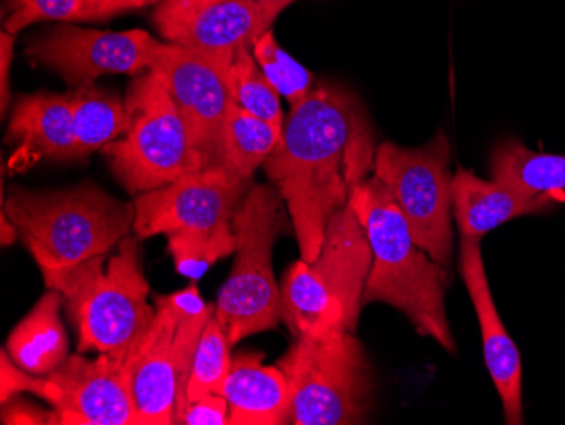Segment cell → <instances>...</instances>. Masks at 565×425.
<instances>
[{"mask_svg": "<svg viewBox=\"0 0 565 425\" xmlns=\"http://www.w3.org/2000/svg\"><path fill=\"white\" fill-rule=\"evenodd\" d=\"M374 157L370 123L349 88L323 82L291 106L263 170L287 204L300 259L319 256L330 219L349 204Z\"/></svg>", "mask_w": 565, "mask_h": 425, "instance_id": "obj_1", "label": "cell"}, {"mask_svg": "<svg viewBox=\"0 0 565 425\" xmlns=\"http://www.w3.org/2000/svg\"><path fill=\"white\" fill-rule=\"evenodd\" d=\"M72 95L73 131H75L76 161L106 148L126 135L131 124L126 100L113 92L94 85H84Z\"/></svg>", "mask_w": 565, "mask_h": 425, "instance_id": "obj_22", "label": "cell"}, {"mask_svg": "<svg viewBox=\"0 0 565 425\" xmlns=\"http://www.w3.org/2000/svg\"><path fill=\"white\" fill-rule=\"evenodd\" d=\"M253 183L212 164L136 195V237L167 236L177 272L199 280L218 259L236 253L234 214Z\"/></svg>", "mask_w": 565, "mask_h": 425, "instance_id": "obj_3", "label": "cell"}, {"mask_svg": "<svg viewBox=\"0 0 565 425\" xmlns=\"http://www.w3.org/2000/svg\"><path fill=\"white\" fill-rule=\"evenodd\" d=\"M2 212L18 227L41 272L72 268L106 256L135 233V202H124L92 182L63 190L12 187Z\"/></svg>", "mask_w": 565, "mask_h": 425, "instance_id": "obj_4", "label": "cell"}, {"mask_svg": "<svg viewBox=\"0 0 565 425\" xmlns=\"http://www.w3.org/2000/svg\"><path fill=\"white\" fill-rule=\"evenodd\" d=\"M124 100L129 129L102 153L127 192L141 195L209 167L157 73L136 75Z\"/></svg>", "mask_w": 565, "mask_h": 425, "instance_id": "obj_8", "label": "cell"}, {"mask_svg": "<svg viewBox=\"0 0 565 425\" xmlns=\"http://www.w3.org/2000/svg\"><path fill=\"white\" fill-rule=\"evenodd\" d=\"M253 56L262 66L273 87L281 97L287 98L290 106L303 100L308 92L316 87L312 73L279 46L271 30L266 31L256 41L253 46Z\"/></svg>", "mask_w": 565, "mask_h": 425, "instance_id": "obj_27", "label": "cell"}, {"mask_svg": "<svg viewBox=\"0 0 565 425\" xmlns=\"http://www.w3.org/2000/svg\"><path fill=\"white\" fill-rule=\"evenodd\" d=\"M127 351L98 353L94 360L84 353L72 354L47 374L62 392L53 405L60 425H141L132 400Z\"/></svg>", "mask_w": 565, "mask_h": 425, "instance_id": "obj_14", "label": "cell"}, {"mask_svg": "<svg viewBox=\"0 0 565 425\" xmlns=\"http://www.w3.org/2000/svg\"><path fill=\"white\" fill-rule=\"evenodd\" d=\"M157 306H164L177 316V338H174V364H177V404H174L173 424L185 411L186 385L192 371L193 357L203 328L215 314L214 304H205L200 295L196 280H192L185 290L170 295H157Z\"/></svg>", "mask_w": 565, "mask_h": 425, "instance_id": "obj_24", "label": "cell"}, {"mask_svg": "<svg viewBox=\"0 0 565 425\" xmlns=\"http://www.w3.org/2000/svg\"><path fill=\"white\" fill-rule=\"evenodd\" d=\"M281 128L231 103L221 135L218 167L241 179L253 180L281 138Z\"/></svg>", "mask_w": 565, "mask_h": 425, "instance_id": "obj_23", "label": "cell"}, {"mask_svg": "<svg viewBox=\"0 0 565 425\" xmlns=\"http://www.w3.org/2000/svg\"><path fill=\"white\" fill-rule=\"evenodd\" d=\"M62 306H65L62 291L47 288L36 306L12 329L6 349L22 370L47 376L70 357L68 334L60 319Z\"/></svg>", "mask_w": 565, "mask_h": 425, "instance_id": "obj_20", "label": "cell"}, {"mask_svg": "<svg viewBox=\"0 0 565 425\" xmlns=\"http://www.w3.org/2000/svg\"><path fill=\"white\" fill-rule=\"evenodd\" d=\"M263 353L237 354L221 395L227 400L228 425L290 424L291 396L278 366L263 364Z\"/></svg>", "mask_w": 565, "mask_h": 425, "instance_id": "obj_19", "label": "cell"}, {"mask_svg": "<svg viewBox=\"0 0 565 425\" xmlns=\"http://www.w3.org/2000/svg\"><path fill=\"white\" fill-rule=\"evenodd\" d=\"M295 0H163L152 22L167 43L178 44L228 70L241 50L254 44Z\"/></svg>", "mask_w": 565, "mask_h": 425, "instance_id": "obj_11", "label": "cell"}, {"mask_svg": "<svg viewBox=\"0 0 565 425\" xmlns=\"http://www.w3.org/2000/svg\"><path fill=\"white\" fill-rule=\"evenodd\" d=\"M138 241L127 234L106 266L104 256H95L72 268L41 272L47 288L62 291L78 353L127 351L157 316L148 304Z\"/></svg>", "mask_w": 565, "mask_h": 425, "instance_id": "obj_5", "label": "cell"}, {"mask_svg": "<svg viewBox=\"0 0 565 425\" xmlns=\"http://www.w3.org/2000/svg\"><path fill=\"white\" fill-rule=\"evenodd\" d=\"M228 92L236 106L259 119L282 129L281 100L262 66L254 60L253 50H241L227 70Z\"/></svg>", "mask_w": 565, "mask_h": 425, "instance_id": "obj_25", "label": "cell"}, {"mask_svg": "<svg viewBox=\"0 0 565 425\" xmlns=\"http://www.w3.org/2000/svg\"><path fill=\"white\" fill-rule=\"evenodd\" d=\"M163 0H90L94 21H106L114 15L127 11L146 8V6L161 4Z\"/></svg>", "mask_w": 565, "mask_h": 425, "instance_id": "obj_33", "label": "cell"}, {"mask_svg": "<svg viewBox=\"0 0 565 425\" xmlns=\"http://www.w3.org/2000/svg\"><path fill=\"white\" fill-rule=\"evenodd\" d=\"M18 227L9 221L6 212L0 211V243H2V246H12L15 240H18Z\"/></svg>", "mask_w": 565, "mask_h": 425, "instance_id": "obj_34", "label": "cell"}, {"mask_svg": "<svg viewBox=\"0 0 565 425\" xmlns=\"http://www.w3.org/2000/svg\"><path fill=\"white\" fill-rule=\"evenodd\" d=\"M459 273L468 288L482 336L486 368L490 371L508 425L523 424L522 360L501 322L482 259L481 237L460 236Z\"/></svg>", "mask_w": 565, "mask_h": 425, "instance_id": "obj_15", "label": "cell"}, {"mask_svg": "<svg viewBox=\"0 0 565 425\" xmlns=\"http://www.w3.org/2000/svg\"><path fill=\"white\" fill-rule=\"evenodd\" d=\"M276 366L290 385V424H363L373 404V379L354 332L294 338Z\"/></svg>", "mask_w": 565, "mask_h": 425, "instance_id": "obj_9", "label": "cell"}, {"mask_svg": "<svg viewBox=\"0 0 565 425\" xmlns=\"http://www.w3.org/2000/svg\"><path fill=\"white\" fill-rule=\"evenodd\" d=\"M450 151L446 132L437 131L418 148L381 142L373 164L374 177L392 193L415 243L447 269L454 258Z\"/></svg>", "mask_w": 565, "mask_h": 425, "instance_id": "obj_10", "label": "cell"}, {"mask_svg": "<svg viewBox=\"0 0 565 425\" xmlns=\"http://www.w3.org/2000/svg\"><path fill=\"white\" fill-rule=\"evenodd\" d=\"M4 31L18 34L36 22L94 21L90 0H6Z\"/></svg>", "mask_w": 565, "mask_h": 425, "instance_id": "obj_28", "label": "cell"}, {"mask_svg": "<svg viewBox=\"0 0 565 425\" xmlns=\"http://www.w3.org/2000/svg\"><path fill=\"white\" fill-rule=\"evenodd\" d=\"M182 2H212V0H182Z\"/></svg>", "mask_w": 565, "mask_h": 425, "instance_id": "obj_35", "label": "cell"}, {"mask_svg": "<svg viewBox=\"0 0 565 425\" xmlns=\"http://www.w3.org/2000/svg\"><path fill=\"white\" fill-rule=\"evenodd\" d=\"M558 193L525 195L457 168L452 179V215L460 236L481 237L520 215L547 214L561 204Z\"/></svg>", "mask_w": 565, "mask_h": 425, "instance_id": "obj_18", "label": "cell"}, {"mask_svg": "<svg viewBox=\"0 0 565 425\" xmlns=\"http://www.w3.org/2000/svg\"><path fill=\"white\" fill-rule=\"evenodd\" d=\"M163 43L142 30L98 31L58 22L28 41L34 65L58 73L72 87L94 85L102 75H139L151 66Z\"/></svg>", "mask_w": 565, "mask_h": 425, "instance_id": "obj_12", "label": "cell"}, {"mask_svg": "<svg viewBox=\"0 0 565 425\" xmlns=\"http://www.w3.org/2000/svg\"><path fill=\"white\" fill-rule=\"evenodd\" d=\"M349 204L366 230L373 249L364 307L376 302L395 307L414 323L418 334L456 354L446 307L449 269L415 243L392 193L377 177L358 183Z\"/></svg>", "mask_w": 565, "mask_h": 425, "instance_id": "obj_2", "label": "cell"}, {"mask_svg": "<svg viewBox=\"0 0 565 425\" xmlns=\"http://www.w3.org/2000/svg\"><path fill=\"white\" fill-rule=\"evenodd\" d=\"M493 182L525 195L561 193L565 190V155L526 148L519 139H503L490 157Z\"/></svg>", "mask_w": 565, "mask_h": 425, "instance_id": "obj_21", "label": "cell"}, {"mask_svg": "<svg viewBox=\"0 0 565 425\" xmlns=\"http://www.w3.org/2000/svg\"><path fill=\"white\" fill-rule=\"evenodd\" d=\"M0 421L6 425H60L55 408L47 411L18 396L2 404Z\"/></svg>", "mask_w": 565, "mask_h": 425, "instance_id": "obj_31", "label": "cell"}, {"mask_svg": "<svg viewBox=\"0 0 565 425\" xmlns=\"http://www.w3.org/2000/svg\"><path fill=\"white\" fill-rule=\"evenodd\" d=\"M236 262L218 291L215 317L231 344L281 322V288L273 272L276 241L294 231L276 187L253 183L234 214Z\"/></svg>", "mask_w": 565, "mask_h": 425, "instance_id": "obj_7", "label": "cell"}, {"mask_svg": "<svg viewBox=\"0 0 565 425\" xmlns=\"http://www.w3.org/2000/svg\"><path fill=\"white\" fill-rule=\"evenodd\" d=\"M373 265L366 230L351 204L330 219L312 263L298 259L281 284V320L291 336L354 332Z\"/></svg>", "mask_w": 565, "mask_h": 425, "instance_id": "obj_6", "label": "cell"}, {"mask_svg": "<svg viewBox=\"0 0 565 425\" xmlns=\"http://www.w3.org/2000/svg\"><path fill=\"white\" fill-rule=\"evenodd\" d=\"M19 393H33L53 405L58 402L60 386L50 376H38L22 370L9 357L8 349L0 351V404L14 399Z\"/></svg>", "mask_w": 565, "mask_h": 425, "instance_id": "obj_29", "label": "cell"}, {"mask_svg": "<svg viewBox=\"0 0 565 425\" xmlns=\"http://www.w3.org/2000/svg\"><path fill=\"white\" fill-rule=\"evenodd\" d=\"M177 424L185 425H228L227 400L218 393L200 396L186 405Z\"/></svg>", "mask_w": 565, "mask_h": 425, "instance_id": "obj_30", "label": "cell"}, {"mask_svg": "<svg viewBox=\"0 0 565 425\" xmlns=\"http://www.w3.org/2000/svg\"><path fill=\"white\" fill-rule=\"evenodd\" d=\"M15 34L2 30L0 33V114L6 117L11 104V73L12 59H14Z\"/></svg>", "mask_w": 565, "mask_h": 425, "instance_id": "obj_32", "label": "cell"}, {"mask_svg": "<svg viewBox=\"0 0 565 425\" xmlns=\"http://www.w3.org/2000/svg\"><path fill=\"white\" fill-rule=\"evenodd\" d=\"M177 316L168 307L157 306V316L151 326L127 351L132 400L141 425L173 424L177 404Z\"/></svg>", "mask_w": 565, "mask_h": 425, "instance_id": "obj_16", "label": "cell"}, {"mask_svg": "<svg viewBox=\"0 0 565 425\" xmlns=\"http://www.w3.org/2000/svg\"><path fill=\"white\" fill-rule=\"evenodd\" d=\"M231 348L233 344L228 342L227 334L214 314L209 319L207 326L203 328L195 357H193L192 371L186 385L189 404L209 393L221 395L225 380L233 368Z\"/></svg>", "mask_w": 565, "mask_h": 425, "instance_id": "obj_26", "label": "cell"}, {"mask_svg": "<svg viewBox=\"0 0 565 425\" xmlns=\"http://www.w3.org/2000/svg\"><path fill=\"white\" fill-rule=\"evenodd\" d=\"M8 142L18 146L11 164L19 170L41 158L76 161L72 95L36 92L21 95L12 107Z\"/></svg>", "mask_w": 565, "mask_h": 425, "instance_id": "obj_17", "label": "cell"}, {"mask_svg": "<svg viewBox=\"0 0 565 425\" xmlns=\"http://www.w3.org/2000/svg\"><path fill=\"white\" fill-rule=\"evenodd\" d=\"M149 70L163 82L209 167L217 164L222 126L233 103L227 70L171 43H163Z\"/></svg>", "mask_w": 565, "mask_h": 425, "instance_id": "obj_13", "label": "cell"}]
</instances>
